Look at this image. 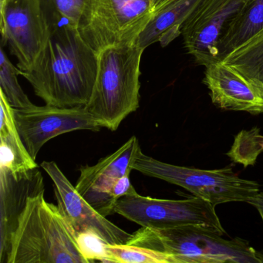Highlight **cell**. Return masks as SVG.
<instances>
[{
	"label": "cell",
	"mask_w": 263,
	"mask_h": 263,
	"mask_svg": "<svg viewBox=\"0 0 263 263\" xmlns=\"http://www.w3.org/2000/svg\"><path fill=\"white\" fill-rule=\"evenodd\" d=\"M215 206L198 197L184 200L158 199L142 196L138 192L118 200L115 213L141 227L167 229L195 226L226 235Z\"/></svg>",
	"instance_id": "obj_7"
},
{
	"label": "cell",
	"mask_w": 263,
	"mask_h": 263,
	"mask_svg": "<svg viewBox=\"0 0 263 263\" xmlns=\"http://www.w3.org/2000/svg\"><path fill=\"white\" fill-rule=\"evenodd\" d=\"M262 29L263 0H252L228 24L220 37V61Z\"/></svg>",
	"instance_id": "obj_17"
},
{
	"label": "cell",
	"mask_w": 263,
	"mask_h": 263,
	"mask_svg": "<svg viewBox=\"0 0 263 263\" xmlns=\"http://www.w3.org/2000/svg\"><path fill=\"white\" fill-rule=\"evenodd\" d=\"M252 0H198L183 24L189 54L204 67L220 61L218 42L228 24Z\"/></svg>",
	"instance_id": "obj_8"
},
{
	"label": "cell",
	"mask_w": 263,
	"mask_h": 263,
	"mask_svg": "<svg viewBox=\"0 0 263 263\" xmlns=\"http://www.w3.org/2000/svg\"><path fill=\"white\" fill-rule=\"evenodd\" d=\"M204 83L212 103L218 108L252 115L263 113V97L258 89L222 61L205 67Z\"/></svg>",
	"instance_id": "obj_13"
},
{
	"label": "cell",
	"mask_w": 263,
	"mask_h": 263,
	"mask_svg": "<svg viewBox=\"0 0 263 263\" xmlns=\"http://www.w3.org/2000/svg\"><path fill=\"white\" fill-rule=\"evenodd\" d=\"M14 117L21 138L34 160L44 144L59 135L79 130L99 132L102 128L85 107L33 104L14 109Z\"/></svg>",
	"instance_id": "obj_9"
},
{
	"label": "cell",
	"mask_w": 263,
	"mask_h": 263,
	"mask_svg": "<svg viewBox=\"0 0 263 263\" xmlns=\"http://www.w3.org/2000/svg\"><path fill=\"white\" fill-rule=\"evenodd\" d=\"M198 0H172L163 8L136 40L145 50L155 43L166 47L181 35L183 24L195 8Z\"/></svg>",
	"instance_id": "obj_16"
},
{
	"label": "cell",
	"mask_w": 263,
	"mask_h": 263,
	"mask_svg": "<svg viewBox=\"0 0 263 263\" xmlns=\"http://www.w3.org/2000/svg\"><path fill=\"white\" fill-rule=\"evenodd\" d=\"M263 152V135L260 129L253 127L242 130L235 137L233 144L226 154L233 162L242 164L245 167L256 163L258 155Z\"/></svg>",
	"instance_id": "obj_21"
},
{
	"label": "cell",
	"mask_w": 263,
	"mask_h": 263,
	"mask_svg": "<svg viewBox=\"0 0 263 263\" xmlns=\"http://www.w3.org/2000/svg\"><path fill=\"white\" fill-rule=\"evenodd\" d=\"M107 250L110 262L173 263L171 255L144 246L107 244Z\"/></svg>",
	"instance_id": "obj_22"
},
{
	"label": "cell",
	"mask_w": 263,
	"mask_h": 263,
	"mask_svg": "<svg viewBox=\"0 0 263 263\" xmlns=\"http://www.w3.org/2000/svg\"><path fill=\"white\" fill-rule=\"evenodd\" d=\"M127 244L171 255L173 263H263V254L241 238L227 240L195 226L167 229L141 227Z\"/></svg>",
	"instance_id": "obj_4"
},
{
	"label": "cell",
	"mask_w": 263,
	"mask_h": 263,
	"mask_svg": "<svg viewBox=\"0 0 263 263\" xmlns=\"http://www.w3.org/2000/svg\"><path fill=\"white\" fill-rule=\"evenodd\" d=\"M172 0H87L78 30L99 53L110 46L135 42Z\"/></svg>",
	"instance_id": "obj_5"
},
{
	"label": "cell",
	"mask_w": 263,
	"mask_h": 263,
	"mask_svg": "<svg viewBox=\"0 0 263 263\" xmlns=\"http://www.w3.org/2000/svg\"><path fill=\"white\" fill-rule=\"evenodd\" d=\"M130 172H127L124 176L118 180L113 189H112L111 196L112 200L114 202L117 204L118 200L121 199L123 197L126 195H132V194L136 193V190L132 185V181L130 179Z\"/></svg>",
	"instance_id": "obj_24"
},
{
	"label": "cell",
	"mask_w": 263,
	"mask_h": 263,
	"mask_svg": "<svg viewBox=\"0 0 263 263\" xmlns=\"http://www.w3.org/2000/svg\"><path fill=\"white\" fill-rule=\"evenodd\" d=\"M1 125H0V167L13 174L24 173L37 168L21 138L16 126L14 108L0 91Z\"/></svg>",
	"instance_id": "obj_15"
},
{
	"label": "cell",
	"mask_w": 263,
	"mask_h": 263,
	"mask_svg": "<svg viewBox=\"0 0 263 263\" xmlns=\"http://www.w3.org/2000/svg\"><path fill=\"white\" fill-rule=\"evenodd\" d=\"M249 204H252L258 210L263 221V192H258L254 198L249 201Z\"/></svg>",
	"instance_id": "obj_25"
},
{
	"label": "cell",
	"mask_w": 263,
	"mask_h": 263,
	"mask_svg": "<svg viewBox=\"0 0 263 263\" xmlns=\"http://www.w3.org/2000/svg\"><path fill=\"white\" fill-rule=\"evenodd\" d=\"M98 53L78 28L64 24L49 30L42 53L34 65L21 75L47 105L85 107L96 81Z\"/></svg>",
	"instance_id": "obj_1"
},
{
	"label": "cell",
	"mask_w": 263,
	"mask_h": 263,
	"mask_svg": "<svg viewBox=\"0 0 263 263\" xmlns=\"http://www.w3.org/2000/svg\"><path fill=\"white\" fill-rule=\"evenodd\" d=\"M21 70L15 67L9 59L4 49L0 52V91L14 109L31 107L33 103L21 87L18 80Z\"/></svg>",
	"instance_id": "obj_20"
},
{
	"label": "cell",
	"mask_w": 263,
	"mask_h": 263,
	"mask_svg": "<svg viewBox=\"0 0 263 263\" xmlns=\"http://www.w3.org/2000/svg\"><path fill=\"white\" fill-rule=\"evenodd\" d=\"M141 150L138 138L132 136L95 165L84 166L75 186L77 191L104 216L115 213L116 204L110 196L112 189L119 178L133 170L132 164Z\"/></svg>",
	"instance_id": "obj_12"
},
{
	"label": "cell",
	"mask_w": 263,
	"mask_h": 263,
	"mask_svg": "<svg viewBox=\"0 0 263 263\" xmlns=\"http://www.w3.org/2000/svg\"><path fill=\"white\" fill-rule=\"evenodd\" d=\"M6 1H7V0H0V6L3 5Z\"/></svg>",
	"instance_id": "obj_26"
},
{
	"label": "cell",
	"mask_w": 263,
	"mask_h": 263,
	"mask_svg": "<svg viewBox=\"0 0 263 263\" xmlns=\"http://www.w3.org/2000/svg\"><path fill=\"white\" fill-rule=\"evenodd\" d=\"M221 61L247 78L263 97V29Z\"/></svg>",
	"instance_id": "obj_18"
},
{
	"label": "cell",
	"mask_w": 263,
	"mask_h": 263,
	"mask_svg": "<svg viewBox=\"0 0 263 263\" xmlns=\"http://www.w3.org/2000/svg\"><path fill=\"white\" fill-rule=\"evenodd\" d=\"M144 51L135 41L105 47L98 53L96 81L85 107L101 127L118 130L139 107Z\"/></svg>",
	"instance_id": "obj_3"
},
{
	"label": "cell",
	"mask_w": 263,
	"mask_h": 263,
	"mask_svg": "<svg viewBox=\"0 0 263 263\" xmlns=\"http://www.w3.org/2000/svg\"><path fill=\"white\" fill-rule=\"evenodd\" d=\"M77 241L83 256L87 262H110L107 250L108 243L106 242L96 232L87 231L78 233Z\"/></svg>",
	"instance_id": "obj_23"
},
{
	"label": "cell",
	"mask_w": 263,
	"mask_h": 263,
	"mask_svg": "<svg viewBox=\"0 0 263 263\" xmlns=\"http://www.w3.org/2000/svg\"><path fill=\"white\" fill-rule=\"evenodd\" d=\"M0 262L88 263L76 232L44 192L29 198Z\"/></svg>",
	"instance_id": "obj_2"
},
{
	"label": "cell",
	"mask_w": 263,
	"mask_h": 263,
	"mask_svg": "<svg viewBox=\"0 0 263 263\" xmlns=\"http://www.w3.org/2000/svg\"><path fill=\"white\" fill-rule=\"evenodd\" d=\"M2 47L9 46L21 71L32 68L42 53L49 30L33 0H7L0 6Z\"/></svg>",
	"instance_id": "obj_10"
},
{
	"label": "cell",
	"mask_w": 263,
	"mask_h": 263,
	"mask_svg": "<svg viewBox=\"0 0 263 263\" xmlns=\"http://www.w3.org/2000/svg\"><path fill=\"white\" fill-rule=\"evenodd\" d=\"M44 191V178L38 167L21 174L0 167V258L29 198Z\"/></svg>",
	"instance_id": "obj_14"
},
{
	"label": "cell",
	"mask_w": 263,
	"mask_h": 263,
	"mask_svg": "<svg viewBox=\"0 0 263 263\" xmlns=\"http://www.w3.org/2000/svg\"><path fill=\"white\" fill-rule=\"evenodd\" d=\"M49 30L64 24L78 27L87 0H33Z\"/></svg>",
	"instance_id": "obj_19"
},
{
	"label": "cell",
	"mask_w": 263,
	"mask_h": 263,
	"mask_svg": "<svg viewBox=\"0 0 263 263\" xmlns=\"http://www.w3.org/2000/svg\"><path fill=\"white\" fill-rule=\"evenodd\" d=\"M132 168L147 176L180 186L215 206L232 201L249 203L259 192L256 181L239 178L232 167L215 170L183 167L158 161L141 150Z\"/></svg>",
	"instance_id": "obj_6"
},
{
	"label": "cell",
	"mask_w": 263,
	"mask_h": 263,
	"mask_svg": "<svg viewBox=\"0 0 263 263\" xmlns=\"http://www.w3.org/2000/svg\"><path fill=\"white\" fill-rule=\"evenodd\" d=\"M53 184L58 207L77 235L92 231L110 245L126 244L132 234L123 230L97 211L69 181L54 161L41 164Z\"/></svg>",
	"instance_id": "obj_11"
}]
</instances>
